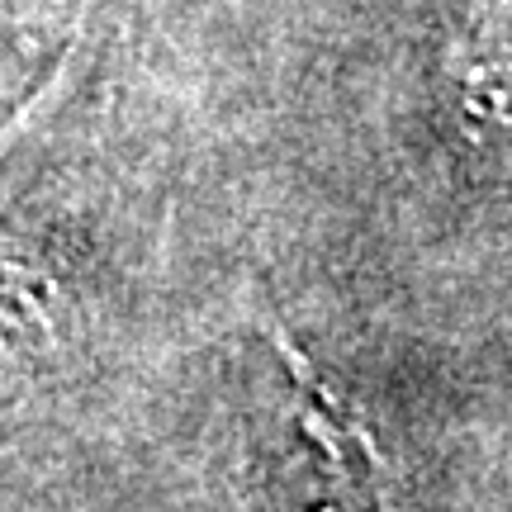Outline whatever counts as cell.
I'll return each mask as SVG.
<instances>
[{
    "label": "cell",
    "mask_w": 512,
    "mask_h": 512,
    "mask_svg": "<svg viewBox=\"0 0 512 512\" xmlns=\"http://www.w3.org/2000/svg\"><path fill=\"white\" fill-rule=\"evenodd\" d=\"M422 95L470 185L512 190V0H451L427 19Z\"/></svg>",
    "instance_id": "1"
}]
</instances>
